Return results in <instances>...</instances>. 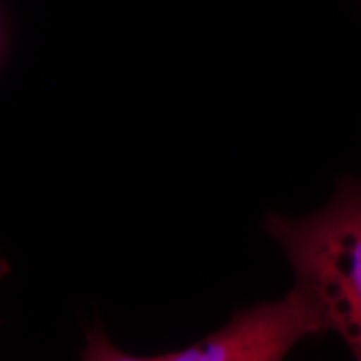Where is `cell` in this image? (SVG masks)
Returning a JSON list of instances; mask_svg holds the SVG:
<instances>
[{
  "instance_id": "cell-1",
  "label": "cell",
  "mask_w": 361,
  "mask_h": 361,
  "mask_svg": "<svg viewBox=\"0 0 361 361\" xmlns=\"http://www.w3.org/2000/svg\"><path fill=\"white\" fill-rule=\"evenodd\" d=\"M263 226L290 259L296 283L318 301L329 331L361 361V178H343L313 214H269Z\"/></svg>"
},
{
  "instance_id": "cell-2",
  "label": "cell",
  "mask_w": 361,
  "mask_h": 361,
  "mask_svg": "<svg viewBox=\"0 0 361 361\" xmlns=\"http://www.w3.org/2000/svg\"><path fill=\"white\" fill-rule=\"evenodd\" d=\"M329 331L318 301L296 283L278 301L238 310L233 318L188 348L159 355V361H284L306 338Z\"/></svg>"
},
{
  "instance_id": "cell-3",
  "label": "cell",
  "mask_w": 361,
  "mask_h": 361,
  "mask_svg": "<svg viewBox=\"0 0 361 361\" xmlns=\"http://www.w3.org/2000/svg\"><path fill=\"white\" fill-rule=\"evenodd\" d=\"M80 358H82V361H159L157 356H152V358L134 356L119 350L109 340V336L104 331L101 324H96L87 331V341H85Z\"/></svg>"
},
{
  "instance_id": "cell-4",
  "label": "cell",
  "mask_w": 361,
  "mask_h": 361,
  "mask_svg": "<svg viewBox=\"0 0 361 361\" xmlns=\"http://www.w3.org/2000/svg\"><path fill=\"white\" fill-rule=\"evenodd\" d=\"M8 271H11V268H8L7 261L4 258H0V279H2L4 276H7Z\"/></svg>"
},
{
  "instance_id": "cell-5",
  "label": "cell",
  "mask_w": 361,
  "mask_h": 361,
  "mask_svg": "<svg viewBox=\"0 0 361 361\" xmlns=\"http://www.w3.org/2000/svg\"><path fill=\"white\" fill-rule=\"evenodd\" d=\"M2 30H4V27H2V24H0V47H2V44H4V35H2Z\"/></svg>"
}]
</instances>
